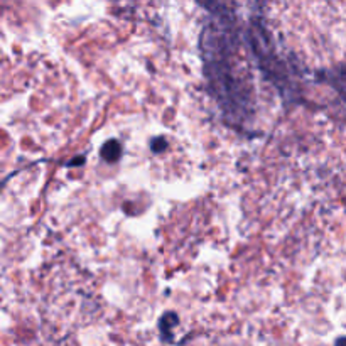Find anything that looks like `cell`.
Segmentation results:
<instances>
[{"mask_svg":"<svg viewBox=\"0 0 346 346\" xmlns=\"http://www.w3.org/2000/svg\"><path fill=\"white\" fill-rule=\"evenodd\" d=\"M336 346H346V338H340V340L336 341Z\"/></svg>","mask_w":346,"mask_h":346,"instance_id":"3","label":"cell"},{"mask_svg":"<svg viewBox=\"0 0 346 346\" xmlns=\"http://www.w3.org/2000/svg\"><path fill=\"white\" fill-rule=\"evenodd\" d=\"M161 147H165V140L164 139H154L152 140V150L154 152H161Z\"/></svg>","mask_w":346,"mask_h":346,"instance_id":"2","label":"cell"},{"mask_svg":"<svg viewBox=\"0 0 346 346\" xmlns=\"http://www.w3.org/2000/svg\"><path fill=\"white\" fill-rule=\"evenodd\" d=\"M101 157L107 162H115L120 157V144L116 140H108L101 149Z\"/></svg>","mask_w":346,"mask_h":346,"instance_id":"1","label":"cell"}]
</instances>
